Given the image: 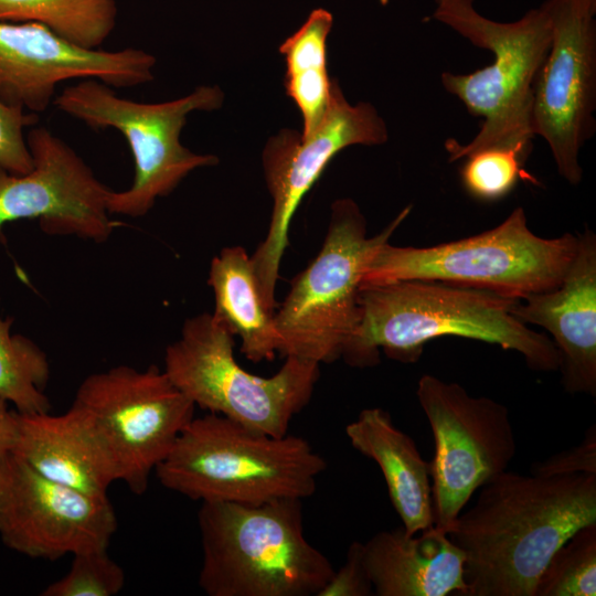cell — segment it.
I'll use <instances>...</instances> for the list:
<instances>
[{
	"label": "cell",
	"mask_w": 596,
	"mask_h": 596,
	"mask_svg": "<svg viewBox=\"0 0 596 596\" xmlns=\"http://www.w3.org/2000/svg\"><path fill=\"white\" fill-rule=\"evenodd\" d=\"M448 531L465 555V596H535L553 554L596 523V475L503 471Z\"/></svg>",
	"instance_id": "1"
},
{
	"label": "cell",
	"mask_w": 596,
	"mask_h": 596,
	"mask_svg": "<svg viewBox=\"0 0 596 596\" xmlns=\"http://www.w3.org/2000/svg\"><path fill=\"white\" fill-rule=\"evenodd\" d=\"M518 300L433 280L362 286L361 319L341 359L354 368L373 366L382 350L392 360L414 363L430 340L455 336L517 351L533 371H558L560 355L551 338L512 313Z\"/></svg>",
	"instance_id": "2"
},
{
	"label": "cell",
	"mask_w": 596,
	"mask_h": 596,
	"mask_svg": "<svg viewBox=\"0 0 596 596\" xmlns=\"http://www.w3.org/2000/svg\"><path fill=\"white\" fill-rule=\"evenodd\" d=\"M326 469L302 437L260 434L207 413L187 424L155 472L164 488L191 500L256 505L311 497Z\"/></svg>",
	"instance_id": "3"
},
{
	"label": "cell",
	"mask_w": 596,
	"mask_h": 596,
	"mask_svg": "<svg viewBox=\"0 0 596 596\" xmlns=\"http://www.w3.org/2000/svg\"><path fill=\"white\" fill-rule=\"evenodd\" d=\"M301 501L201 502L200 588L207 596H317L334 570L305 536Z\"/></svg>",
	"instance_id": "4"
},
{
	"label": "cell",
	"mask_w": 596,
	"mask_h": 596,
	"mask_svg": "<svg viewBox=\"0 0 596 596\" xmlns=\"http://www.w3.org/2000/svg\"><path fill=\"white\" fill-rule=\"evenodd\" d=\"M432 17L473 45L493 54V63L469 74L444 72V88L473 116L483 117L480 130L466 145L448 139L449 162L489 147H504L528 157L535 137L532 127L534 84L549 53L552 30L542 7L513 22L481 15L473 0H445Z\"/></svg>",
	"instance_id": "5"
},
{
	"label": "cell",
	"mask_w": 596,
	"mask_h": 596,
	"mask_svg": "<svg viewBox=\"0 0 596 596\" xmlns=\"http://www.w3.org/2000/svg\"><path fill=\"white\" fill-rule=\"evenodd\" d=\"M578 245L571 233L544 238L517 207L483 233L429 247L381 244L365 265L361 287L400 280H433L523 299L556 288Z\"/></svg>",
	"instance_id": "6"
},
{
	"label": "cell",
	"mask_w": 596,
	"mask_h": 596,
	"mask_svg": "<svg viewBox=\"0 0 596 596\" xmlns=\"http://www.w3.org/2000/svg\"><path fill=\"white\" fill-rule=\"evenodd\" d=\"M233 348L231 331L212 313H199L166 348L163 371L195 407L260 434L287 435L312 396L320 364L287 356L274 375L264 377L243 369Z\"/></svg>",
	"instance_id": "7"
},
{
	"label": "cell",
	"mask_w": 596,
	"mask_h": 596,
	"mask_svg": "<svg viewBox=\"0 0 596 596\" xmlns=\"http://www.w3.org/2000/svg\"><path fill=\"white\" fill-rule=\"evenodd\" d=\"M409 212L411 206H406L380 234L368 237L366 221L358 204L351 199L334 201L321 249L291 280L275 312L281 356L319 364L341 359L361 319L365 265Z\"/></svg>",
	"instance_id": "8"
},
{
	"label": "cell",
	"mask_w": 596,
	"mask_h": 596,
	"mask_svg": "<svg viewBox=\"0 0 596 596\" xmlns=\"http://www.w3.org/2000/svg\"><path fill=\"white\" fill-rule=\"evenodd\" d=\"M223 97L217 86L202 85L178 99L141 103L88 78L65 87L53 104L93 129L114 128L124 136L134 158V181L127 190L111 191L108 210L111 215L140 217L190 172L217 164V157L185 148L180 135L190 113L215 110Z\"/></svg>",
	"instance_id": "9"
},
{
	"label": "cell",
	"mask_w": 596,
	"mask_h": 596,
	"mask_svg": "<svg viewBox=\"0 0 596 596\" xmlns=\"http://www.w3.org/2000/svg\"><path fill=\"white\" fill-rule=\"evenodd\" d=\"M72 406L95 433L117 481L138 496L195 411L156 365L145 370L117 365L93 373L77 387Z\"/></svg>",
	"instance_id": "10"
},
{
	"label": "cell",
	"mask_w": 596,
	"mask_h": 596,
	"mask_svg": "<svg viewBox=\"0 0 596 596\" xmlns=\"http://www.w3.org/2000/svg\"><path fill=\"white\" fill-rule=\"evenodd\" d=\"M416 395L435 443L430 466L434 525L448 532L475 491L505 471L517 443L508 408L460 384L421 376Z\"/></svg>",
	"instance_id": "11"
},
{
	"label": "cell",
	"mask_w": 596,
	"mask_h": 596,
	"mask_svg": "<svg viewBox=\"0 0 596 596\" xmlns=\"http://www.w3.org/2000/svg\"><path fill=\"white\" fill-rule=\"evenodd\" d=\"M387 128L369 103L351 105L333 81L328 111L308 137L283 129L263 151V169L273 198L270 223L264 241L251 256L263 301L275 312V288L292 216L333 157L353 145L386 142Z\"/></svg>",
	"instance_id": "12"
},
{
	"label": "cell",
	"mask_w": 596,
	"mask_h": 596,
	"mask_svg": "<svg viewBox=\"0 0 596 596\" xmlns=\"http://www.w3.org/2000/svg\"><path fill=\"white\" fill-rule=\"evenodd\" d=\"M541 7L552 41L534 84L532 127L560 175L576 185L579 151L596 130V0H545Z\"/></svg>",
	"instance_id": "13"
},
{
	"label": "cell",
	"mask_w": 596,
	"mask_h": 596,
	"mask_svg": "<svg viewBox=\"0 0 596 596\" xmlns=\"http://www.w3.org/2000/svg\"><path fill=\"white\" fill-rule=\"evenodd\" d=\"M117 530L108 496L55 482L12 451L0 459V538L32 558L107 550Z\"/></svg>",
	"instance_id": "14"
},
{
	"label": "cell",
	"mask_w": 596,
	"mask_h": 596,
	"mask_svg": "<svg viewBox=\"0 0 596 596\" xmlns=\"http://www.w3.org/2000/svg\"><path fill=\"white\" fill-rule=\"evenodd\" d=\"M26 141L33 168L23 174L0 168V227L38 220L50 235L107 241L118 225L108 210L113 190L46 127H31Z\"/></svg>",
	"instance_id": "15"
},
{
	"label": "cell",
	"mask_w": 596,
	"mask_h": 596,
	"mask_svg": "<svg viewBox=\"0 0 596 596\" xmlns=\"http://www.w3.org/2000/svg\"><path fill=\"white\" fill-rule=\"evenodd\" d=\"M155 65L156 57L140 49L91 50L40 23L0 21V99L34 114L50 106L61 82L135 87L153 79Z\"/></svg>",
	"instance_id": "16"
},
{
	"label": "cell",
	"mask_w": 596,
	"mask_h": 596,
	"mask_svg": "<svg viewBox=\"0 0 596 596\" xmlns=\"http://www.w3.org/2000/svg\"><path fill=\"white\" fill-rule=\"evenodd\" d=\"M512 313L551 334L565 391L596 395V236L590 230L578 235L561 284L519 299Z\"/></svg>",
	"instance_id": "17"
},
{
	"label": "cell",
	"mask_w": 596,
	"mask_h": 596,
	"mask_svg": "<svg viewBox=\"0 0 596 596\" xmlns=\"http://www.w3.org/2000/svg\"><path fill=\"white\" fill-rule=\"evenodd\" d=\"M364 566L377 596H465V555L448 532L432 525L416 534L403 526L362 543Z\"/></svg>",
	"instance_id": "18"
},
{
	"label": "cell",
	"mask_w": 596,
	"mask_h": 596,
	"mask_svg": "<svg viewBox=\"0 0 596 596\" xmlns=\"http://www.w3.org/2000/svg\"><path fill=\"white\" fill-rule=\"evenodd\" d=\"M11 451L47 479L93 496H108L109 487L117 481L102 444L72 405L58 415L17 412Z\"/></svg>",
	"instance_id": "19"
},
{
	"label": "cell",
	"mask_w": 596,
	"mask_h": 596,
	"mask_svg": "<svg viewBox=\"0 0 596 596\" xmlns=\"http://www.w3.org/2000/svg\"><path fill=\"white\" fill-rule=\"evenodd\" d=\"M345 435L354 449L380 467L405 531L413 535L434 525L429 462L390 413L364 408L345 426Z\"/></svg>",
	"instance_id": "20"
},
{
	"label": "cell",
	"mask_w": 596,
	"mask_h": 596,
	"mask_svg": "<svg viewBox=\"0 0 596 596\" xmlns=\"http://www.w3.org/2000/svg\"><path fill=\"white\" fill-rule=\"evenodd\" d=\"M207 284L214 294L213 318L241 339V352L258 363L273 361L280 339L275 312L263 301L251 256L242 246H227L210 264Z\"/></svg>",
	"instance_id": "21"
},
{
	"label": "cell",
	"mask_w": 596,
	"mask_h": 596,
	"mask_svg": "<svg viewBox=\"0 0 596 596\" xmlns=\"http://www.w3.org/2000/svg\"><path fill=\"white\" fill-rule=\"evenodd\" d=\"M332 24L329 11L313 10L301 28L279 46L287 65V94L302 116L301 137L318 128L330 105L333 81L327 71V38Z\"/></svg>",
	"instance_id": "22"
},
{
	"label": "cell",
	"mask_w": 596,
	"mask_h": 596,
	"mask_svg": "<svg viewBox=\"0 0 596 596\" xmlns=\"http://www.w3.org/2000/svg\"><path fill=\"white\" fill-rule=\"evenodd\" d=\"M117 19L115 0H0V21L35 22L85 49H98Z\"/></svg>",
	"instance_id": "23"
},
{
	"label": "cell",
	"mask_w": 596,
	"mask_h": 596,
	"mask_svg": "<svg viewBox=\"0 0 596 596\" xmlns=\"http://www.w3.org/2000/svg\"><path fill=\"white\" fill-rule=\"evenodd\" d=\"M11 323L0 318V397L22 414L50 412L47 355L31 339L12 334Z\"/></svg>",
	"instance_id": "24"
},
{
	"label": "cell",
	"mask_w": 596,
	"mask_h": 596,
	"mask_svg": "<svg viewBox=\"0 0 596 596\" xmlns=\"http://www.w3.org/2000/svg\"><path fill=\"white\" fill-rule=\"evenodd\" d=\"M596 595V523L577 530L553 554L535 589V596Z\"/></svg>",
	"instance_id": "25"
},
{
	"label": "cell",
	"mask_w": 596,
	"mask_h": 596,
	"mask_svg": "<svg viewBox=\"0 0 596 596\" xmlns=\"http://www.w3.org/2000/svg\"><path fill=\"white\" fill-rule=\"evenodd\" d=\"M465 158L460 168L461 183L466 192L479 201L501 200L521 179H531L523 169L529 157L512 148H483Z\"/></svg>",
	"instance_id": "26"
},
{
	"label": "cell",
	"mask_w": 596,
	"mask_h": 596,
	"mask_svg": "<svg viewBox=\"0 0 596 596\" xmlns=\"http://www.w3.org/2000/svg\"><path fill=\"white\" fill-rule=\"evenodd\" d=\"M125 572L107 553L94 550L73 555L68 572L51 583L42 596H114L125 585Z\"/></svg>",
	"instance_id": "27"
},
{
	"label": "cell",
	"mask_w": 596,
	"mask_h": 596,
	"mask_svg": "<svg viewBox=\"0 0 596 596\" xmlns=\"http://www.w3.org/2000/svg\"><path fill=\"white\" fill-rule=\"evenodd\" d=\"M38 115L0 99V168L23 174L33 168L24 129L38 123Z\"/></svg>",
	"instance_id": "28"
},
{
	"label": "cell",
	"mask_w": 596,
	"mask_h": 596,
	"mask_svg": "<svg viewBox=\"0 0 596 596\" xmlns=\"http://www.w3.org/2000/svg\"><path fill=\"white\" fill-rule=\"evenodd\" d=\"M531 473L538 476L596 475L595 424L586 430L583 440L578 445L533 464Z\"/></svg>",
	"instance_id": "29"
},
{
	"label": "cell",
	"mask_w": 596,
	"mask_h": 596,
	"mask_svg": "<svg viewBox=\"0 0 596 596\" xmlns=\"http://www.w3.org/2000/svg\"><path fill=\"white\" fill-rule=\"evenodd\" d=\"M374 595L362 555V543L353 542L344 564L334 571L317 596H370Z\"/></svg>",
	"instance_id": "30"
},
{
	"label": "cell",
	"mask_w": 596,
	"mask_h": 596,
	"mask_svg": "<svg viewBox=\"0 0 596 596\" xmlns=\"http://www.w3.org/2000/svg\"><path fill=\"white\" fill-rule=\"evenodd\" d=\"M17 435V412L0 397V459L12 450Z\"/></svg>",
	"instance_id": "31"
},
{
	"label": "cell",
	"mask_w": 596,
	"mask_h": 596,
	"mask_svg": "<svg viewBox=\"0 0 596 596\" xmlns=\"http://www.w3.org/2000/svg\"><path fill=\"white\" fill-rule=\"evenodd\" d=\"M443 1H445V0H435L436 4H437V3H440V2H443Z\"/></svg>",
	"instance_id": "32"
}]
</instances>
